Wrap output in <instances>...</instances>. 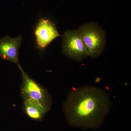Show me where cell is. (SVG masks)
<instances>
[{
  "mask_svg": "<svg viewBox=\"0 0 131 131\" xmlns=\"http://www.w3.org/2000/svg\"><path fill=\"white\" fill-rule=\"evenodd\" d=\"M112 105L107 93L99 87L85 85L74 88L64 102L63 112L71 126L97 129Z\"/></svg>",
  "mask_w": 131,
  "mask_h": 131,
  "instance_id": "obj_1",
  "label": "cell"
},
{
  "mask_svg": "<svg viewBox=\"0 0 131 131\" xmlns=\"http://www.w3.org/2000/svg\"><path fill=\"white\" fill-rule=\"evenodd\" d=\"M21 39V36L14 38L6 36L0 39V58L17 65L19 63V50Z\"/></svg>",
  "mask_w": 131,
  "mask_h": 131,
  "instance_id": "obj_6",
  "label": "cell"
},
{
  "mask_svg": "<svg viewBox=\"0 0 131 131\" xmlns=\"http://www.w3.org/2000/svg\"><path fill=\"white\" fill-rule=\"evenodd\" d=\"M89 56L96 58L103 53L106 44L105 33L95 22L82 25L78 30Z\"/></svg>",
  "mask_w": 131,
  "mask_h": 131,
  "instance_id": "obj_2",
  "label": "cell"
},
{
  "mask_svg": "<svg viewBox=\"0 0 131 131\" xmlns=\"http://www.w3.org/2000/svg\"><path fill=\"white\" fill-rule=\"evenodd\" d=\"M34 33L38 47L41 50H44L50 43L60 36L54 24L46 18L39 20Z\"/></svg>",
  "mask_w": 131,
  "mask_h": 131,
  "instance_id": "obj_5",
  "label": "cell"
},
{
  "mask_svg": "<svg viewBox=\"0 0 131 131\" xmlns=\"http://www.w3.org/2000/svg\"><path fill=\"white\" fill-rule=\"evenodd\" d=\"M62 40V53L69 58L81 62L89 56L78 30L65 31Z\"/></svg>",
  "mask_w": 131,
  "mask_h": 131,
  "instance_id": "obj_4",
  "label": "cell"
},
{
  "mask_svg": "<svg viewBox=\"0 0 131 131\" xmlns=\"http://www.w3.org/2000/svg\"><path fill=\"white\" fill-rule=\"evenodd\" d=\"M24 101L23 108L27 116L35 121H40L49 110L37 101L28 99Z\"/></svg>",
  "mask_w": 131,
  "mask_h": 131,
  "instance_id": "obj_7",
  "label": "cell"
},
{
  "mask_svg": "<svg viewBox=\"0 0 131 131\" xmlns=\"http://www.w3.org/2000/svg\"><path fill=\"white\" fill-rule=\"evenodd\" d=\"M18 66L22 76V82L20 91L23 100L32 99L37 101L49 111L51 107L52 101L48 91L30 77L19 63Z\"/></svg>",
  "mask_w": 131,
  "mask_h": 131,
  "instance_id": "obj_3",
  "label": "cell"
}]
</instances>
